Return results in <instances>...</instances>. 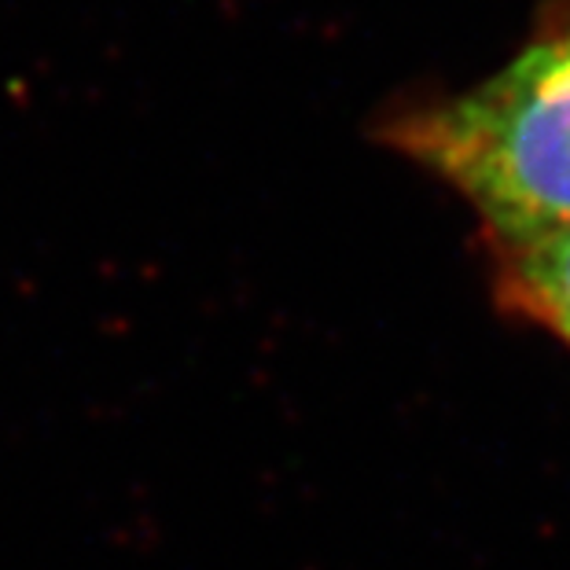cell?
Instances as JSON below:
<instances>
[{
  "instance_id": "1",
  "label": "cell",
  "mask_w": 570,
  "mask_h": 570,
  "mask_svg": "<svg viewBox=\"0 0 570 570\" xmlns=\"http://www.w3.org/2000/svg\"><path fill=\"white\" fill-rule=\"evenodd\" d=\"M383 140L468 199L487 236L570 225V0L501 70L397 111Z\"/></svg>"
},
{
  "instance_id": "2",
  "label": "cell",
  "mask_w": 570,
  "mask_h": 570,
  "mask_svg": "<svg viewBox=\"0 0 570 570\" xmlns=\"http://www.w3.org/2000/svg\"><path fill=\"white\" fill-rule=\"evenodd\" d=\"M493 298L570 350V225L527 236H487Z\"/></svg>"
}]
</instances>
